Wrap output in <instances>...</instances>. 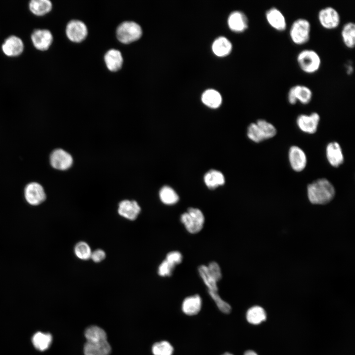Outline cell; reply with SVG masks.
Instances as JSON below:
<instances>
[{
	"label": "cell",
	"mask_w": 355,
	"mask_h": 355,
	"mask_svg": "<svg viewBox=\"0 0 355 355\" xmlns=\"http://www.w3.org/2000/svg\"><path fill=\"white\" fill-rule=\"evenodd\" d=\"M317 17L320 25L327 30L337 28L341 22L339 12L332 6H326L320 8L318 12Z\"/></svg>",
	"instance_id": "6"
},
{
	"label": "cell",
	"mask_w": 355,
	"mask_h": 355,
	"mask_svg": "<svg viewBox=\"0 0 355 355\" xmlns=\"http://www.w3.org/2000/svg\"><path fill=\"white\" fill-rule=\"evenodd\" d=\"M320 120L319 114L317 112H312L310 115L300 114L296 120L298 127L303 132L309 134L315 133Z\"/></svg>",
	"instance_id": "12"
},
{
	"label": "cell",
	"mask_w": 355,
	"mask_h": 355,
	"mask_svg": "<svg viewBox=\"0 0 355 355\" xmlns=\"http://www.w3.org/2000/svg\"><path fill=\"white\" fill-rule=\"evenodd\" d=\"M352 67H353L351 65H349L348 66V68H347L348 69L347 70V71L348 73H349V74L351 73V72L353 71Z\"/></svg>",
	"instance_id": "42"
},
{
	"label": "cell",
	"mask_w": 355,
	"mask_h": 355,
	"mask_svg": "<svg viewBox=\"0 0 355 355\" xmlns=\"http://www.w3.org/2000/svg\"><path fill=\"white\" fill-rule=\"evenodd\" d=\"M180 220L188 233L194 234L203 229L205 218L200 209L191 207L181 214Z\"/></svg>",
	"instance_id": "4"
},
{
	"label": "cell",
	"mask_w": 355,
	"mask_h": 355,
	"mask_svg": "<svg viewBox=\"0 0 355 355\" xmlns=\"http://www.w3.org/2000/svg\"><path fill=\"white\" fill-rule=\"evenodd\" d=\"M265 17L268 24L274 29L283 32L287 28L286 18L283 12L276 6H271L265 12Z\"/></svg>",
	"instance_id": "8"
},
{
	"label": "cell",
	"mask_w": 355,
	"mask_h": 355,
	"mask_svg": "<svg viewBox=\"0 0 355 355\" xmlns=\"http://www.w3.org/2000/svg\"><path fill=\"white\" fill-rule=\"evenodd\" d=\"M175 267L165 259L159 265L158 268V274L161 277H170L173 274Z\"/></svg>",
	"instance_id": "36"
},
{
	"label": "cell",
	"mask_w": 355,
	"mask_h": 355,
	"mask_svg": "<svg viewBox=\"0 0 355 355\" xmlns=\"http://www.w3.org/2000/svg\"><path fill=\"white\" fill-rule=\"evenodd\" d=\"M244 355H257V354L253 351L248 350L245 353Z\"/></svg>",
	"instance_id": "41"
},
{
	"label": "cell",
	"mask_w": 355,
	"mask_h": 355,
	"mask_svg": "<svg viewBox=\"0 0 355 355\" xmlns=\"http://www.w3.org/2000/svg\"><path fill=\"white\" fill-rule=\"evenodd\" d=\"M30 11L37 16H43L52 9V4L49 0H32L29 4Z\"/></svg>",
	"instance_id": "27"
},
{
	"label": "cell",
	"mask_w": 355,
	"mask_h": 355,
	"mask_svg": "<svg viewBox=\"0 0 355 355\" xmlns=\"http://www.w3.org/2000/svg\"><path fill=\"white\" fill-rule=\"evenodd\" d=\"M208 292L220 311L225 314H229L231 312L230 305L221 298L217 292L208 291Z\"/></svg>",
	"instance_id": "35"
},
{
	"label": "cell",
	"mask_w": 355,
	"mask_h": 355,
	"mask_svg": "<svg viewBox=\"0 0 355 355\" xmlns=\"http://www.w3.org/2000/svg\"><path fill=\"white\" fill-rule=\"evenodd\" d=\"M159 195L161 201L167 205H174L179 200L178 194L169 186L162 187L159 191Z\"/></svg>",
	"instance_id": "31"
},
{
	"label": "cell",
	"mask_w": 355,
	"mask_h": 355,
	"mask_svg": "<svg viewBox=\"0 0 355 355\" xmlns=\"http://www.w3.org/2000/svg\"><path fill=\"white\" fill-rule=\"evenodd\" d=\"M32 341L35 348L42 352L47 350L50 347L52 341V337L50 333L39 331L33 335Z\"/></svg>",
	"instance_id": "25"
},
{
	"label": "cell",
	"mask_w": 355,
	"mask_h": 355,
	"mask_svg": "<svg viewBox=\"0 0 355 355\" xmlns=\"http://www.w3.org/2000/svg\"><path fill=\"white\" fill-rule=\"evenodd\" d=\"M87 342H100L107 340V336L104 329L97 326L88 327L84 333Z\"/></svg>",
	"instance_id": "28"
},
{
	"label": "cell",
	"mask_w": 355,
	"mask_h": 355,
	"mask_svg": "<svg viewBox=\"0 0 355 355\" xmlns=\"http://www.w3.org/2000/svg\"><path fill=\"white\" fill-rule=\"evenodd\" d=\"M229 28L233 32L242 33L248 27V19L245 13L241 11L232 12L227 20Z\"/></svg>",
	"instance_id": "14"
},
{
	"label": "cell",
	"mask_w": 355,
	"mask_h": 355,
	"mask_svg": "<svg viewBox=\"0 0 355 355\" xmlns=\"http://www.w3.org/2000/svg\"><path fill=\"white\" fill-rule=\"evenodd\" d=\"M256 124L263 141L272 138L276 135V129L272 124L266 120L259 119Z\"/></svg>",
	"instance_id": "32"
},
{
	"label": "cell",
	"mask_w": 355,
	"mask_h": 355,
	"mask_svg": "<svg viewBox=\"0 0 355 355\" xmlns=\"http://www.w3.org/2000/svg\"><path fill=\"white\" fill-rule=\"evenodd\" d=\"M141 26L133 21L121 23L116 30V36L121 43L128 44L138 40L142 35Z\"/></svg>",
	"instance_id": "5"
},
{
	"label": "cell",
	"mask_w": 355,
	"mask_h": 355,
	"mask_svg": "<svg viewBox=\"0 0 355 355\" xmlns=\"http://www.w3.org/2000/svg\"><path fill=\"white\" fill-rule=\"evenodd\" d=\"M106 257L105 251L98 249L92 252L90 258L95 262H99L103 260Z\"/></svg>",
	"instance_id": "40"
},
{
	"label": "cell",
	"mask_w": 355,
	"mask_h": 355,
	"mask_svg": "<svg viewBox=\"0 0 355 355\" xmlns=\"http://www.w3.org/2000/svg\"><path fill=\"white\" fill-rule=\"evenodd\" d=\"M308 196L314 204H325L331 201L335 194L333 185L326 179H319L308 185Z\"/></svg>",
	"instance_id": "1"
},
{
	"label": "cell",
	"mask_w": 355,
	"mask_h": 355,
	"mask_svg": "<svg viewBox=\"0 0 355 355\" xmlns=\"http://www.w3.org/2000/svg\"><path fill=\"white\" fill-rule=\"evenodd\" d=\"M199 274L208 289V291L218 292L217 282L210 274L207 265H201L198 268Z\"/></svg>",
	"instance_id": "30"
},
{
	"label": "cell",
	"mask_w": 355,
	"mask_h": 355,
	"mask_svg": "<svg viewBox=\"0 0 355 355\" xmlns=\"http://www.w3.org/2000/svg\"><path fill=\"white\" fill-rule=\"evenodd\" d=\"M212 48L215 55L218 57H224L231 52L232 45L228 38L224 36H219L214 40Z\"/></svg>",
	"instance_id": "23"
},
{
	"label": "cell",
	"mask_w": 355,
	"mask_h": 355,
	"mask_svg": "<svg viewBox=\"0 0 355 355\" xmlns=\"http://www.w3.org/2000/svg\"><path fill=\"white\" fill-rule=\"evenodd\" d=\"M31 39L35 48L40 51H45L51 45L53 36L51 33L48 30L37 29L32 33Z\"/></svg>",
	"instance_id": "13"
},
{
	"label": "cell",
	"mask_w": 355,
	"mask_h": 355,
	"mask_svg": "<svg viewBox=\"0 0 355 355\" xmlns=\"http://www.w3.org/2000/svg\"><path fill=\"white\" fill-rule=\"evenodd\" d=\"M289 160L290 165L294 171L301 172L306 167V156L304 152L297 146H291L289 150Z\"/></svg>",
	"instance_id": "16"
},
{
	"label": "cell",
	"mask_w": 355,
	"mask_h": 355,
	"mask_svg": "<svg viewBox=\"0 0 355 355\" xmlns=\"http://www.w3.org/2000/svg\"><path fill=\"white\" fill-rule=\"evenodd\" d=\"M342 40L348 48L352 49L355 45V24L354 22H346L341 30Z\"/></svg>",
	"instance_id": "22"
},
{
	"label": "cell",
	"mask_w": 355,
	"mask_h": 355,
	"mask_svg": "<svg viewBox=\"0 0 355 355\" xmlns=\"http://www.w3.org/2000/svg\"><path fill=\"white\" fill-rule=\"evenodd\" d=\"M75 255L81 260H87L90 258L91 250L89 246L84 242H79L74 247Z\"/></svg>",
	"instance_id": "34"
},
{
	"label": "cell",
	"mask_w": 355,
	"mask_h": 355,
	"mask_svg": "<svg viewBox=\"0 0 355 355\" xmlns=\"http://www.w3.org/2000/svg\"><path fill=\"white\" fill-rule=\"evenodd\" d=\"M24 196L27 203L32 206L41 204L46 198L43 187L36 182H31L26 186Z\"/></svg>",
	"instance_id": "9"
},
{
	"label": "cell",
	"mask_w": 355,
	"mask_h": 355,
	"mask_svg": "<svg viewBox=\"0 0 355 355\" xmlns=\"http://www.w3.org/2000/svg\"><path fill=\"white\" fill-rule=\"evenodd\" d=\"M204 179L206 186L210 189H214L223 185L225 182L223 175L220 171L215 170H211L206 173Z\"/></svg>",
	"instance_id": "26"
},
{
	"label": "cell",
	"mask_w": 355,
	"mask_h": 355,
	"mask_svg": "<svg viewBox=\"0 0 355 355\" xmlns=\"http://www.w3.org/2000/svg\"><path fill=\"white\" fill-rule=\"evenodd\" d=\"M173 352V346L166 341L156 343L152 347V352L154 355H172Z\"/></svg>",
	"instance_id": "33"
},
{
	"label": "cell",
	"mask_w": 355,
	"mask_h": 355,
	"mask_svg": "<svg viewBox=\"0 0 355 355\" xmlns=\"http://www.w3.org/2000/svg\"><path fill=\"white\" fill-rule=\"evenodd\" d=\"M68 38L74 42H79L87 36L88 31L85 24L81 21L73 20L69 22L66 27Z\"/></svg>",
	"instance_id": "10"
},
{
	"label": "cell",
	"mask_w": 355,
	"mask_h": 355,
	"mask_svg": "<svg viewBox=\"0 0 355 355\" xmlns=\"http://www.w3.org/2000/svg\"><path fill=\"white\" fill-rule=\"evenodd\" d=\"M312 97V89L304 84H295L291 86L287 93V100L291 105L295 104L297 101L303 105L308 104Z\"/></svg>",
	"instance_id": "7"
},
{
	"label": "cell",
	"mask_w": 355,
	"mask_h": 355,
	"mask_svg": "<svg viewBox=\"0 0 355 355\" xmlns=\"http://www.w3.org/2000/svg\"><path fill=\"white\" fill-rule=\"evenodd\" d=\"M111 347L107 340L100 342H86L84 346L85 355H109Z\"/></svg>",
	"instance_id": "19"
},
{
	"label": "cell",
	"mask_w": 355,
	"mask_h": 355,
	"mask_svg": "<svg viewBox=\"0 0 355 355\" xmlns=\"http://www.w3.org/2000/svg\"><path fill=\"white\" fill-rule=\"evenodd\" d=\"M311 24L304 17L295 19L291 24L289 36L292 42L296 45H303L308 42L311 37Z\"/></svg>",
	"instance_id": "2"
},
{
	"label": "cell",
	"mask_w": 355,
	"mask_h": 355,
	"mask_svg": "<svg viewBox=\"0 0 355 355\" xmlns=\"http://www.w3.org/2000/svg\"><path fill=\"white\" fill-rule=\"evenodd\" d=\"M207 266L210 274L218 283L221 279L222 276L219 264L215 261H212Z\"/></svg>",
	"instance_id": "38"
},
{
	"label": "cell",
	"mask_w": 355,
	"mask_h": 355,
	"mask_svg": "<svg viewBox=\"0 0 355 355\" xmlns=\"http://www.w3.org/2000/svg\"><path fill=\"white\" fill-rule=\"evenodd\" d=\"M182 254L178 251L174 250L168 252L166 256L165 260L175 267L179 264L182 261Z\"/></svg>",
	"instance_id": "39"
},
{
	"label": "cell",
	"mask_w": 355,
	"mask_h": 355,
	"mask_svg": "<svg viewBox=\"0 0 355 355\" xmlns=\"http://www.w3.org/2000/svg\"><path fill=\"white\" fill-rule=\"evenodd\" d=\"M141 212V208L135 201L123 200L119 204L118 213L129 220H134Z\"/></svg>",
	"instance_id": "17"
},
{
	"label": "cell",
	"mask_w": 355,
	"mask_h": 355,
	"mask_svg": "<svg viewBox=\"0 0 355 355\" xmlns=\"http://www.w3.org/2000/svg\"><path fill=\"white\" fill-rule=\"evenodd\" d=\"M1 49L6 56L16 57L23 52L24 44L19 37L11 36L5 40L1 46Z\"/></svg>",
	"instance_id": "15"
},
{
	"label": "cell",
	"mask_w": 355,
	"mask_h": 355,
	"mask_svg": "<svg viewBox=\"0 0 355 355\" xmlns=\"http://www.w3.org/2000/svg\"><path fill=\"white\" fill-rule=\"evenodd\" d=\"M232 355V354H230V353H224V354H223V355Z\"/></svg>",
	"instance_id": "43"
},
{
	"label": "cell",
	"mask_w": 355,
	"mask_h": 355,
	"mask_svg": "<svg viewBox=\"0 0 355 355\" xmlns=\"http://www.w3.org/2000/svg\"><path fill=\"white\" fill-rule=\"evenodd\" d=\"M202 304V299L198 294L189 296L183 301L182 310L187 315L193 316L200 312Z\"/></svg>",
	"instance_id": "20"
},
{
	"label": "cell",
	"mask_w": 355,
	"mask_h": 355,
	"mask_svg": "<svg viewBox=\"0 0 355 355\" xmlns=\"http://www.w3.org/2000/svg\"><path fill=\"white\" fill-rule=\"evenodd\" d=\"M50 162L54 169L65 170L71 167L73 160L71 156L67 151L62 149H57L51 153Z\"/></svg>",
	"instance_id": "11"
},
{
	"label": "cell",
	"mask_w": 355,
	"mask_h": 355,
	"mask_svg": "<svg viewBox=\"0 0 355 355\" xmlns=\"http://www.w3.org/2000/svg\"><path fill=\"white\" fill-rule=\"evenodd\" d=\"M104 60L107 69L112 71L119 70L123 64V57L121 52L114 49L107 51L105 55Z\"/></svg>",
	"instance_id": "21"
},
{
	"label": "cell",
	"mask_w": 355,
	"mask_h": 355,
	"mask_svg": "<svg viewBox=\"0 0 355 355\" xmlns=\"http://www.w3.org/2000/svg\"><path fill=\"white\" fill-rule=\"evenodd\" d=\"M326 154L329 163L334 167H338L343 163L344 156L342 149L337 142H331L328 144Z\"/></svg>",
	"instance_id": "18"
},
{
	"label": "cell",
	"mask_w": 355,
	"mask_h": 355,
	"mask_svg": "<svg viewBox=\"0 0 355 355\" xmlns=\"http://www.w3.org/2000/svg\"><path fill=\"white\" fill-rule=\"evenodd\" d=\"M247 136L250 140L255 142H259L263 141L256 123H251L248 126Z\"/></svg>",
	"instance_id": "37"
},
{
	"label": "cell",
	"mask_w": 355,
	"mask_h": 355,
	"mask_svg": "<svg viewBox=\"0 0 355 355\" xmlns=\"http://www.w3.org/2000/svg\"><path fill=\"white\" fill-rule=\"evenodd\" d=\"M246 318L250 323L258 324L266 320V314L263 308L258 306H254L248 310Z\"/></svg>",
	"instance_id": "29"
},
{
	"label": "cell",
	"mask_w": 355,
	"mask_h": 355,
	"mask_svg": "<svg viewBox=\"0 0 355 355\" xmlns=\"http://www.w3.org/2000/svg\"><path fill=\"white\" fill-rule=\"evenodd\" d=\"M296 62L302 71L308 74H312L318 71L321 65V59L316 50L310 49H303L297 54Z\"/></svg>",
	"instance_id": "3"
},
{
	"label": "cell",
	"mask_w": 355,
	"mask_h": 355,
	"mask_svg": "<svg viewBox=\"0 0 355 355\" xmlns=\"http://www.w3.org/2000/svg\"><path fill=\"white\" fill-rule=\"evenodd\" d=\"M201 100L206 106L212 108L218 107L222 103V97L220 94L213 89L206 90L203 93Z\"/></svg>",
	"instance_id": "24"
}]
</instances>
